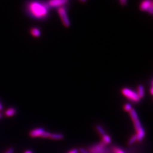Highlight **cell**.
<instances>
[{
  "instance_id": "8",
  "label": "cell",
  "mask_w": 153,
  "mask_h": 153,
  "mask_svg": "<svg viewBox=\"0 0 153 153\" xmlns=\"http://www.w3.org/2000/svg\"><path fill=\"white\" fill-rule=\"evenodd\" d=\"M44 129L43 128H36L30 132V136L33 138L42 137L44 133Z\"/></svg>"
},
{
  "instance_id": "24",
  "label": "cell",
  "mask_w": 153,
  "mask_h": 153,
  "mask_svg": "<svg viewBox=\"0 0 153 153\" xmlns=\"http://www.w3.org/2000/svg\"><path fill=\"white\" fill-rule=\"evenodd\" d=\"M81 2H86V1L87 0H79Z\"/></svg>"
},
{
  "instance_id": "13",
  "label": "cell",
  "mask_w": 153,
  "mask_h": 153,
  "mask_svg": "<svg viewBox=\"0 0 153 153\" xmlns=\"http://www.w3.org/2000/svg\"><path fill=\"white\" fill-rule=\"evenodd\" d=\"M64 138V136L62 134H51L49 138L52 139V140H61Z\"/></svg>"
},
{
  "instance_id": "6",
  "label": "cell",
  "mask_w": 153,
  "mask_h": 153,
  "mask_svg": "<svg viewBox=\"0 0 153 153\" xmlns=\"http://www.w3.org/2000/svg\"><path fill=\"white\" fill-rule=\"evenodd\" d=\"M140 9L142 11H148L149 13L153 14V2L152 0H143L140 4Z\"/></svg>"
},
{
  "instance_id": "20",
  "label": "cell",
  "mask_w": 153,
  "mask_h": 153,
  "mask_svg": "<svg viewBox=\"0 0 153 153\" xmlns=\"http://www.w3.org/2000/svg\"><path fill=\"white\" fill-rule=\"evenodd\" d=\"M68 153H78V150L76 149H73L71 150Z\"/></svg>"
},
{
  "instance_id": "15",
  "label": "cell",
  "mask_w": 153,
  "mask_h": 153,
  "mask_svg": "<svg viewBox=\"0 0 153 153\" xmlns=\"http://www.w3.org/2000/svg\"><path fill=\"white\" fill-rule=\"evenodd\" d=\"M136 141H137V137H136V134H134V135H133V136H131V138L129 140L128 142V144L129 145H133L134 143H135Z\"/></svg>"
},
{
  "instance_id": "3",
  "label": "cell",
  "mask_w": 153,
  "mask_h": 153,
  "mask_svg": "<svg viewBox=\"0 0 153 153\" xmlns=\"http://www.w3.org/2000/svg\"><path fill=\"white\" fill-rule=\"evenodd\" d=\"M88 151L90 153H113L111 148H108L102 141L90 146Z\"/></svg>"
},
{
  "instance_id": "17",
  "label": "cell",
  "mask_w": 153,
  "mask_h": 153,
  "mask_svg": "<svg viewBox=\"0 0 153 153\" xmlns=\"http://www.w3.org/2000/svg\"><path fill=\"white\" fill-rule=\"evenodd\" d=\"M124 109L126 111H128V112H130L131 108V104H126L124 105Z\"/></svg>"
},
{
  "instance_id": "1",
  "label": "cell",
  "mask_w": 153,
  "mask_h": 153,
  "mask_svg": "<svg viewBox=\"0 0 153 153\" xmlns=\"http://www.w3.org/2000/svg\"><path fill=\"white\" fill-rule=\"evenodd\" d=\"M28 10L33 16L37 18H43L48 13V8L39 2H32L28 5Z\"/></svg>"
},
{
  "instance_id": "5",
  "label": "cell",
  "mask_w": 153,
  "mask_h": 153,
  "mask_svg": "<svg viewBox=\"0 0 153 153\" xmlns=\"http://www.w3.org/2000/svg\"><path fill=\"white\" fill-rule=\"evenodd\" d=\"M57 11L64 26L66 27H68L70 26L71 23H70L69 17L68 16L65 9L63 6L61 7L58 9Z\"/></svg>"
},
{
  "instance_id": "14",
  "label": "cell",
  "mask_w": 153,
  "mask_h": 153,
  "mask_svg": "<svg viewBox=\"0 0 153 153\" xmlns=\"http://www.w3.org/2000/svg\"><path fill=\"white\" fill-rule=\"evenodd\" d=\"M102 142H104L106 145L109 144L111 142V138L108 135L105 134L102 136Z\"/></svg>"
},
{
  "instance_id": "11",
  "label": "cell",
  "mask_w": 153,
  "mask_h": 153,
  "mask_svg": "<svg viewBox=\"0 0 153 153\" xmlns=\"http://www.w3.org/2000/svg\"><path fill=\"white\" fill-rule=\"evenodd\" d=\"M16 109L14 108H10L7 109L5 111V115L8 117H11L16 114Z\"/></svg>"
},
{
  "instance_id": "22",
  "label": "cell",
  "mask_w": 153,
  "mask_h": 153,
  "mask_svg": "<svg viewBox=\"0 0 153 153\" xmlns=\"http://www.w3.org/2000/svg\"><path fill=\"white\" fill-rule=\"evenodd\" d=\"M24 153H33V152L31 150H27Z\"/></svg>"
},
{
  "instance_id": "21",
  "label": "cell",
  "mask_w": 153,
  "mask_h": 153,
  "mask_svg": "<svg viewBox=\"0 0 153 153\" xmlns=\"http://www.w3.org/2000/svg\"><path fill=\"white\" fill-rule=\"evenodd\" d=\"M13 152H14L13 149L12 148H10V149H9L7 150V152L6 153H13Z\"/></svg>"
},
{
  "instance_id": "10",
  "label": "cell",
  "mask_w": 153,
  "mask_h": 153,
  "mask_svg": "<svg viewBox=\"0 0 153 153\" xmlns=\"http://www.w3.org/2000/svg\"><path fill=\"white\" fill-rule=\"evenodd\" d=\"M137 94L140 99L144 97L145 91H144V88L142 85H139L138 86Z\"/></svg>"
},
{
  "instance_id": "16",
  "label": "cell",
  "mask_w": 153,
  "mask_h": 153,
  "mask_svg": "<svg viewBox=\"0 0 153 153\" xmlns=\"http://www.w3.org/2000/svg\"><path fill=\"white\" fill-rule=\"evenodd\" d=\"M96 128L97 129V131H98L99 133H100V134L103 136V135H104L105 134V131H104V129L102 128V127H101L100 126H96Z\"/></svg>"
},
{
  "instance_id": "9",
  "label": "cell",
  "mask_w": 153,
  "mask_h": 153,
  "mask_svg": "<svg viewBox=\"0 0 153 153\" xmlns=\"http://www.w3.org/2000/svg\"><path fill=\"white\" fill-rule=\"evenodd\" d=\"M111 149L113 153H126V150L117 146H114L111 147Z\"/></svg>"
},
{
  "instance_id": "2",
  "label": "cell",
  "mask_w": 153,
  "mask_h": 153,
  "mask_svg": "<svg viewBox=\"0 0 153 153\" xmlns=\"http://www.w3.org/2000/svg\"><path fill=\"white\" fill-rule=\"evenodd\" d=\"M129 112L131 120L133 122V124L136 129V136L137 137V141L141 142L145 136V130L142 127V125L140 123V121L138 119V117L136 111L134 109H131V111Z\"/></svg>"
},
{
  "instance_id": "23",
  "label": "cell",
  "mask_w": 153,
  "mask_h": 153,
  "mask_svg": "<svg viewBox=\"0 0 153 153\" xmlns=\"http://www.w3.org/2000/svg\"><path fill=\"white\" fill-rule=\"evenodd\" d=\"M2 109H3V106H2V105L0 102V111H2Z\"/></svg>"
},
{
  "instance_id": "25",
  "label": "cell",
  "mask_w": 153,
  "mask_h": 153,
  "mask_svg": "<svg viewBox=\"0 0 153 153\" xmlns=\"http://www.w3.org/2000/svg\"><path fill=\"white\" fill-rule=\"evenodd\" d=\"M2 117V114L0 112V119H1Z\"/></svg>"
},
{
  "instance_id": "7",
  "label": "cell",
  "mask_w": 153,
  "mask_h": 153,
  "mask_svg": "<svg viewBox=\"0 0 153 153\" xmlns=\"http://www.w3.org/2000/svg\"><path fill=\"white\" fill-rule=\"evenodd\" d=\"M67 2V0H49L48 6L53 7H61Z\"/></svg>"
},
{
  "instance_id": "18",
  "label": "cell",
  "mask_w": 153,
  "mask_h": 153,
  "mask_svg": "<svg viewBox=\"0 0 153 153\" xmlns=\"http://www.w3.org/2000/svg\"><path fill=\"white\" fill-rule=\"evenodd\" d=\"M120 1V3L121 5H125L126 4V2H127V0H119Z\"/></svg>"
},
{
  "instance_id": "12",
  "label": "cell",
  "mask_w": 153,
  "mask_h": 153,
  "mask_svg": "<svg viewBox=\"0 0 153 153\" xmlns=\"http://www.w3.org/2000/svg\"><path fill=\"white\" fill-rule=\"evenodd\" d=\"M31 33L32 34V35L34 37H39L40 36V31L37 28H33L31 30Z\"/></svg>"
},
{
  "instance_id": "19",
  "label": "cell",
  "mask_w": 153,
  "mask_h": 153,
  "mask_svg": "<svg viewBox=\"0 0 153 153\" xmlns=\"http://www.w3.org/2000/svg\"><path fill=\"white\" fill-rule=\"evenodd\" d=\"M80 152L81 153H90L87 150H85V149H83V148L80 149Z\"/></svg>"
},
{
  "instance_id": "4",
  "label": "cell",
  "mask_w": 153,
  "mask_h": 153,
  "mask_svg": "<svg viewBox=\"0 0 153 153\" xmlns=\"http://www.w3.org/2000/svg\"><path fill=\"white\" fill-rule=\"evenodd\" d=\"M121 93L125 97H126L128 100H129L130 101H131V102L137 103L140 101L141 99L140 98V97L137 95V93L134 92L130 88H123L121 90Z\"/></svg>"
}]
</instances>
